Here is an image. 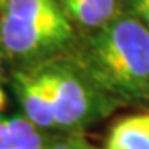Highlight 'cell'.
<instances>
[{
  "instance_id": "1",
  "label": "cell",
  "mask_w": 149,
  "mask_h": 149,
  "mask_svg": "<svg viewBox=\"0 0 149 149\" xmlns=\"http://www.w3.org/2000/svg\"><path fill=\"white\" fill-rule=\"evenodd\" d=\"M81 69L114 102L149 97V31L135 18H113L88 38Z\"/></svg>"
},
{
  "instance_id": "2",
  "label": "cell",
  "mask_w": 149,
  "mask_h": 149,
  "mask_svg": "<svg viewBox=\"0 0 149 149\" xmlns=\"http://www.w3.org/2000/svg\"><path fill=\"white\" fill-rule=\"evenodd\" d=\"M50 97L56 128L81 130L105 116L114 104L81 67L50 63L35 69Z\"/></svg>"
},
{
  "instance_id": "3",
  "label": "cell",
  "mask_w": 149,
  "mask_h": 149,
  "mask_svg": "<svg viewBox=\"0 0 149 149\" xmlns=\"http://www.w3.org/2000/svg\"><path fill=\"white\" fill-rule=\"evenodd\" d=\"M73 37L67 15L52 20H22L0 17V46L17 59L46 56L64 47Z\"/></svg>"
},
{
  "instance_id": "4",
  "label": "cell",
  "mask_w": 149,
  "mask_h": 149,
  "mask_svg": "<svg viewBox=\"0 0 149 149\" xmlns=\"http://www.w3.org/2000/svg\"><path fill=\"white\" fill-rule=\"evenodd\" d=\"M14 88L26 119L31 120L40 130L56 128L49 93L35 70L15 72Z\"/></svg>"
},
{
  "instance_id": "5",
  "label": "cell",
  "mask_w": 149,
  "mask_h": 149,
  "mask_svg": "<svg viewBox=\"0 0 149 149\" xmlns=\"http://www.w3.org/2000/svg\"><path fill=\"white\" fill-rule=\"evenodd\" d=\"M104 149H149V113L119 120L111 128Z\"/></svg>"
},
{
  "instance_id": "6",
  "label": "cell",
  "mask_w": 149,
  "mask_h": 149,
  "mask_svg": "<svg viewBox=\"0 0 149 149\" xmlns=\"http://www.w3.org/2000/svg\"><path fill=\"white\" fill-rule=\"evenodd\" d=\"M65 12L85 28H100L111 22L116 0H61Z\"/></svg>"
},
{
  "instance_id": "7",
  "label": "cell",
  "mask_w": 149,
  "mask_h": 149,
  "mask_svg": "<svg viewBox=\"0 0 149 149\" xmlns=\"http://www.w3.org/2000/svg\"><path fill=\"white\" fill-rule=\"evenodd\" d=\"M3 14L22 20H52L65 15L55 0H5Z\"/></svg>"
},
{
  "instance_id": "8",
  "label": "cell",
  "mask_w": 149,
  "mask_h": 149,
  "mask_svg": "<svg viewBox=\"0 0 149 149\" xmlns=\"http://www.w3.org/2000/svg\"><path fill=\"white\" fill-rule=\"evenodd\" d=\"M11 132V149H46L47 141L38 128L24 116L8 119Z\"/></svg>"
},
{
  "instance_id": "9",
  "label": "cell",
  "mask_w": 149,
  "mask_h": 149,
  "mask_svg": "<svg viewBox=\"0 0 149 149\" xmlns=\"http://www.w3.org/2000/svg\"><path fill=\"white\" fill-rule=\"evenodd\" d=\"M46 149H97V148L88 143L81 135L72 134V135H65V137L47 141Z\"/></svg>"
},
{
  "instance_id": "10",
  "label": "cell",
  "mask_w": 149,
  "mask_h": 149,
  "mask_svg": "<svg viewBox=\"0 0 149 149\" xmlns=\"http://www.w3.org/2000/svg\"><path fill=\"white\" fill-rule=\"evenodd\" d=\"M130 5L134 15L149 31V0H130Z\"/></svg>"
},
{
  "instance_id": "11",
  "label": "cell",
  "mask_w": 149,
  "mask_h": 149,
  "mask_svg": "<svg viewBox=\"0 0 149 149\" xmlns=\"http://www.w3.org/2000/svg\"><path fill=\"white\" fill-rule=\"evenodd\" d=\"M2 79H3V73H2V50H0V111H3L6 107V94L2 85Z\"/></svg>"
},
{
  "instance_id": "12",
  "label": "cell",
  "mask_w": 149,
  "mask_h": 149,
  "mask_svg": "<svg viewBox=\"0 0 149 149\" xmlns=\"http://www.w3.org/2000/svg\"><path fill=\"white\" fill-rule=\"evenodd\" d=\"M3 5H5V0H0V9H3Z\"/></svg>"
}]
</instances>
